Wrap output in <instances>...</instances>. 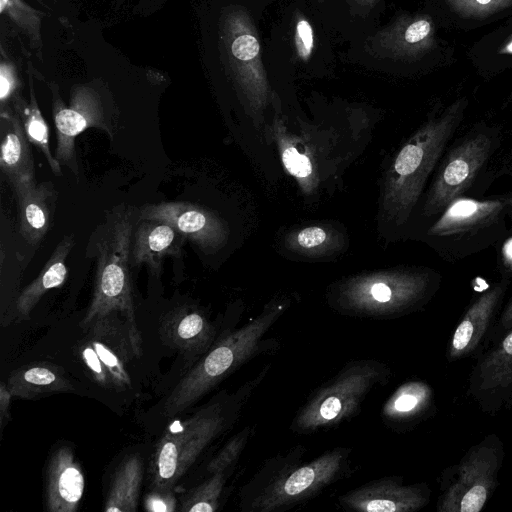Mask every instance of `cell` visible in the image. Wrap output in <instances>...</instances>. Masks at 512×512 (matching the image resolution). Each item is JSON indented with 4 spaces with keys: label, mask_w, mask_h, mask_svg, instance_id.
<instances>
[{
    "label": "cell",
    "mask_w": 512,
    "mask_h": 512,
    "mask_svg": "<svg viewBox=\"0 0 512 512\" xmlns=\"http://www.w3.org/2000/svg\"><path fill=\"white\" fill-rule=\"evenodd\" d=\"M81 356L96 382L104 386L109 384V382H112L101 359L99 358L91 343L83 346L81 350Z\"/></svg>",
    "instance_id": "e575fe53"
},
{
    "label": "cell",
    "mask_w": 512,
    "mask_h": 512,
    "mask_svg": "<svg viewBox=\"0 0 512 512\" xmlns=\"http://www.w3.org/2000/svg\"><path fill=\"white\" fill-rule=\"evenodd\" d=\"M101 359L112 383L118 388H124L131 384L130 376L118 354L105 341L94 339L90 342Z\"/></svg>",
    "instance_id": "1f68e13d"
},
{
    "label": "cell",
    "mask_w": 512,
    "mask_h": 512,
    "mask_svg": "<svg viewBox=\"0 0 512 512\" xmlns=\"http://www.w3.org/2000/svg\"><path fill=\"white\" fill-rule=\"evenodd\" d=\"M7 387L12 396L25 399L73 390L64 372L47 364L31 365L16 371L10 377Z\"/></svg>",
    "instance_id": "d4e9b609"
},
{
    "label": "cell",
    "mask_w": 512,
    "mask_h": 512,
    "mask_svg": "<svg viewBox=\"0 0 512 512\" xmlns=\"http://www.w3.org/2000/svg\"><path fill=\"white\" fill-rule=\"evenodd\" d=\"M290 304L288 298H274L246 324L219 337L167 397L165 415L186 410L248 361L275 350L278 342L265 336Z\"/></svg>",
    "instance_id": "5b68a950"
},
{
    "label": "cell",
    "mask_w": 512,
    "mask_h": 512,
    "mask_svg": "<svg viewBox=\"0 0 512 512\" xmlns=\"http://www.w3.org/2000/svg\"><path fill=\"white\" fill-rule=\"evenodd\" d=\"M95 241L97 266L93 297L81 322L83 328L121 313L128 322L133 352L141 353V336L136 324L129 271L133 221L129 211L118 210L99 227Z\"/></svg>",
    "instance_id": "52a82bcc"
},
{
    "label": "cell",
    "mask_w": 512,
    "mask_h": 512,
    "mask_svg": "<svg viewBox=\"0 0 512 512\" xmlns=\"http://www.w3.org/2000/svg\"><path fill=\"white\" fill-rule=\"evenodd\" d=\"M74 243L73 235L64 237L54 249L37 278L21 292L16 301V311L20 318L29 316L43 294L65 282L67 277L66 260Z\"/></svg>",
    "instance_id": "cb8c5ba5"
},
{
    "label": "cell",
    "mask_w": 512,
    "mask_h": 512,
    "mask_svg": "<svg viewBox=\"0 0 512 512\" xmlns=\"http://www.w3.org/2000/svg\"><path fill=\"white\" fill-rule=\"evenodd\" d=\"M13 190L18 202L19 231L29 244L35 245L50 228L57 192L49 182L21 185Z\"/></svg>",
    "instance_id": "7402d4cb"
},
{
    "label": "cell",
    "mask_w": 512,
    "mask_h": 512,
    "mask_svg": "<svg viewBox=\"0 0 512 512\" xmlns=\"http://www.w3.org/2000/svg\"><path fill=\"white\" fill-rule=\"evenodd\" d=\"M468 104L461 97L435 109L401 146L384 181L382 212L387 223L400 229L416 214L427 182L458 132Z\"/></svg>",
    "instance_id": "7a4b0ae2"
},
{
    "label": "cell",
    "mask_w": 512,
    "mask_h": 512,
    "mask_svg": "<svg viewBox=\"0 0 512 512\" xmlns=\"http://www.w3.org/2000/svg\"><path fill=\"white\" fill-rule=\"evenodd\" d=\"M11 392L8 389V387L5 385V383H1L0 385V424H1V432L3 431V428L6 424V422L9 420L10 413V400H11Z\"/></svg>",
    "instance_id": "ab89813d"
},
{
    "label": "cell",
    "mask_w": 512,
    "mask_h": 512,
    "mask_svg": "<svg viewBox=\"0 0 512 512\" xmlns=\"http://www.w3.org/2000/svg\"><path fill=\"white\" fill-rule=\"evenodd\" d=\"M274 124L277 126L276 123ZM274 128L284 168L297 180L304 193L311 194L317 187L318 178L310 157L298 150L295 141L289 135L283 133L282 127Z\"/></svg>",
    "instance_id": "4316f807"
},
{
    "label": "cell",
    "mask_w": 512,
    "mask_h": 512,
    "mask_svg": "<svg viewBox=\"0 0 512 512\" xmlns=\"http://www.w3.org/2000/svg\"><path fill=\"white\" fill-rule=\"evenodd\" d=\"M294 48L297 58L300 61H308L315 49V33L309 20L299 15L294 27Z\"/></svg>",
    "instance_id": "d6a6232c"
},
{
    "label": "cell",
    "mask_w": 512,
    "mask_h": 512,
    "mask_svg": "<svg viewBox=\"0 0 512 512\" xmlns=\"http://www.w3.org/2000/svg\"><path fill=\"white\" fill-rule=\"evenodd\" d=\"M436 411L435 392L423 380H409L399 385L386 399L381 420L389 429L401 433L415 428Z\"/></svg>",
    "instance_id": "e0dca14e"
},
{
    "label": "cell",
    "mask_w": 512,
    "mask_h": 512,
    "mask_svg": "<svg viewBox=\"0 0 512 512\" xmlns=\"http://www.w3.org/2000/svg\"><path fill=\"white\" fill-rule=\"evenodd\" d=\"M235 469L207 475L182 501L180 510L187 512H213L219 509L226 483Z\"/></svg>",
    "instance_id": "83f0119b"
},
{
    "label": "cell",
    "mask_w": 512,
    "mask_h": 512,
    "mask_svg": "<svg viewBox=\"0 0 512 512\" xmlns=\"http://www.w3.org/2000/svg\"><path fill=\"white\" fill-rule=\"evenodd\" d=\"M266 364L233 393L223 392L191 417L174 422L161 437L150 466L156 491H168L220 435L232 428L270 370Z\"/></svg>",
    "instance_id": "3957f363"
},
{
    "label": "cell",
    "mask_w": 512,
    "mask_h": 512,
    "mask_svg": "<svg viewBox=\"0 0 512 512\" xmlns=\"http://www.w3.org/2000/svg\"><path fill=\"white\" fill-rule=\"evenodd\" d=\"M505 134L501 125L482 120L453 138L423 196L419 215L424 224L454 198L476 196L495 180L493 172L504 149Z\"/></svg>",
    "instance_id": "8992f818"
},
{
    "label": "cell",
    "mask_w": 512,
    "mask_h": 512,
    "mask_svg": "<svg viewBox=\"0 0 512 512\" xmlns=\"http://www.w3.org/2000/svg\"><path fill=\"white\" fill-rule=\"evenodd\" d=\"M307 447L297 444L267 458L239 491L243 512H283L350 478L352 449L335 447L305 462Z\"/></svg>",
    "instance_id": "6da1fadb"
},
{
    "label": "cell",
    "mask_w": 512,
    "mask_h": 512,
    "mask_svg": "<svg viewBox=\"0 0 512 512\" xmlns=\"http://www.w3.org/2000/svg\"><path fill=\"white\" fill-rule=\"evenodd\" d=\"M46 502L50 512H74L84 491V476L72 450H56L47 466Z\"/></svg>",
    "instance_id": "ffe728a7"
},
{
    "label": "cell",
    "mask_w": 512,
    "mask_h": 512,
    "mask_svg": "<svg viewBox=\"0 0 512 512\" xmlns=\"http://www.w3.org/2000/svg\"><path fill=\"white\" fill-rule=\"evenodd\" d=\"M139 219L167 223L207 253L220 249L228 237L224 221L193 203L160 202L146 205L140 209Z\"/></svg>",
    "instance_id": "9a60e30c"
},
{
    "label": "cell",
    "mask_w": 512,
    "mask_h": 512,
    "mask_svg": "<svg viewBox=\"0 0 512 512\" xmlns=\"http://www.w3.org/2000/svg\"><path fill=\"white\" fill-rule=\"evenodd\" d=\"M0 167L12 188L35 183L34 161L19 116L2 113Z\"/></svg>",
    "instance_id": "603a6c76"
},
{
    "label": "cell",
    "mask_w": 512,
    "mask_h": 512,
    "mask_svg": "<svg viewBox=\"0 0 512 512\" xmlns=\"http://www.w3.org/2000/svg\"><path fill=\"white\" fill-rule=\"evenodd\" d=\"M53 119L56 128L57 144L55 158L61 166L68 167L76 176L79 173L75 140L90 127L111 133L97 97L88 90H78L73 94L71 105L65 107L55 101Z\"/></svg>",
    "instance_id": "2e32d148"
},
{
    "label": "cell",
    "mask_w": 512,
    "mask_h": 512,
    "mask_svg": "<svg viewBox=\"0 0 512 512\" xmlns=\"http://www.w3.org/2000/svg\"><path fill=\"white\" fill-rule=\"evenodd\" d=\"M505 448L496 433L472 445L462 458L442 470L438 512H480L499 485Z\"/></svg>",
    "instance_id": "30bf717a"
},
{
    "label": "cell",
    "mask_w": 512,
    "mask_h": 512,
    "mask_svg": "<svg viewBox=\"0 0 512 512\" xmlns=\"http://www.w3.org/2000/svg\"><path fill=\"white\" fill-rule=\"evenodd\" d=\"M512 328V293L500 312L489 345Z\"/></svg>",
    "instance_id": "8d00e7d4"
},
{
    "label": "cell",
    "mask_w": 512,
    "mask_h": 512,
    "mask_svg": "<svg viewBox=\"0 0 512 512\" xmlns=\"http://www.w3.org/2000/svg\"><path fill=\"white\" fill-rule=\"evenodd\" d=\"M442 275L429 267H405L356 275L327 293L340 315L392 320L422 310L441 287Z\"/></svg>",
    "instance_id": "277c9868"
},
{
    "label": "cell",
    "mask_w": 512,
    "mask_h": 512,
    "mask_svg": "<svg viewBox=\"0 0 512 512\" xmlns=\"http://www.w3.org/2000/svg\"><path fill=\"white\" fill-rule=\"evenodd\" d=\"M19 115L28 141L45 156L53 174L61 176V165L50 151L48 126L34 97L31 98L29 106L20 110Z\"/></svg>",
    "instance_id": "f1b7e54d"
},
{
    "label": "cell",
    "mask_w": 512,
    "mask_h": 512,
    "mask_svg": "<svg viewBox=\"0 0 512 512\" xmlns=\"http://www.w3.org/2000/svg\"><path fill=\"white\" fill-rule=\"evenodd\" d=\"M508 221L500 195H463L424 224L421 238L444 261L456 263L495 247L507 234Z\"/></svg>",
    "instance_id": "ba28073f"
},
{
    "label": "cell",
    "mask_w": 512,
    "mask_h": 512,
    "mask_svg": "<svg viewBox=\"0 0 512 512\" xmlns=\"http://www.w3.org/2000/svg\"><path fill=\"white\" fill-rule=\"evenodd\" d=\"M15 89V79L9 68L2 65L0 70V98L4 103Z\"/></svg>",
    "instance_id": "f35d334b"
},
{
    "label": "cell",
    "mask_w": 512,
    "mask_h": 512,
    "mask_svg": "<svg viewBox=\"0 0 512 512\" xmlns=\"http://www.w3.org/2000/svg\"><path fill=\"white\" fill-rule=\"evenodd\" d=\"M145 507L152 512H172L176 508V501L170 491H157L147 496Z\"/></svg>",
    "instance_id": "d590c367"
},
{
    "label": "cell",
    "mask_w": 512,
    "mask_h": 512,
    "mask_svg": "<svg viewBox=\"0 0 512 512\" xmlns=\"http://www.w3.org/2000/svg\"><path fill=\"white\" fill-rule=\"evenodd\" d=\"M226 43L237 83L254 111L264 108L269 85L261 59V47L249 16L232 11L225 24Z\"/></svg>",
    "instance_id": "7c38bea8"
},
{
    "label": "cell",
    "mask_w": 512,
    "mask_h": 512,
    "mask_svg": "<svg viewBox=\"0 0 512 512\" xmlns=\"http://www.w3.org/2000/svg\"><path fill=\"white\" fill-rule=\"evenodd\" d=\"M497 53L499 55H512V35L500 46Z\"/></svg>",
    "instance_id": "b9f144b4"
},
{
    "label": "cell",
    "mask_w": 512,
    "mask_h": 512,
    "mask_svg": "<svg viewBox=\"0 0 512 512\" xmlns=\"http://www.w3.org/2000/svg\"><path fill=\"white\" fill-rule=\"evenodd\" d=\"M185 239L167 223L141 219L132 237L130 264H146L158 273L165 257L181 254Z\"/></svg>",
    "instance_id": "44dd1931"
},
{
    "label": "cell",
    "mask_w": 512,
    "mask_h": 512,
    "mask_svg": "<svg viewBox=\"0 0 512 512\" xmlns=\"http://www.w3.org/2000/svg\"><path fill=\"white\" fill-rule=\"evenodd\" d=\"M375 44L388 56L418 58L435 45L434 22L424 14L402 16L376 36Z\"/></svg>",
    "instance_id": "d6986e66"
},
{
    "label": "cell",
    "mask_w": 512,
    "mask_h": 512,
    "mask_svg": "<svg viewBox=\"0 0 512 512\" xmlns=\"http://www.w3.org/2000/svg\"><path fill=\"white\" fill-rule=\"evenodd\" d=\"M143 477L139 456L126 458L116 471L104 510L106 512H133L136 510Z\"/></svg>",
    "instance_id": "484cf974"
},
{
    "label": "cell",
    "mask_w": 512,
    "mask_h": 512,
    "mask_svg": "<svg viewBox=\"0 0 512 512\" xmlns=\"http://www.w3.org/2000/svg\"><path fill=\"white\" fill-rule=\"evenodd\" d=\"M392 378L384 362L365 358L346 362L329 380L319 385L299 407L290 430L308 435L332 429L356 417L367 396Z\"/></svg>",
    "instance_id": "9c48e42d"
},
{
    "label": "cell",
    "mask_w": 512,
    "mask_h": 512,
    "mask_svg": "<svg viewBox=\"0 0 512 512\" xmlns=\"http://www.w3.org/2000/svg\"><path fill=\"white\" fill-rule=\"evenodd\" d=\"M510 285L500 279L469 304L447 343L448 362L476 359L489 345Z\"/></svg>",
    "instance_id": "4fadbf2b"
},
{
    "label": "cell",
    "mask_w": 512,
    "mask_h": 512,
    "mask_svg": "<svg viewBox=\"0 0 512 512\" xmlns=\"http://www.w3.org/2000/svg\"><path fill=\"white\" fill-rule=\"evenodd\" d=\"M289 249L306 256L316 257L339 247V235L320 226L305 227L288 236Z\"/></svg>",
    "instance_id": "f546056e"
},
{
    "label": "cell",
    "mask_w": 512,
    "mask_h": 512,
    "mask_svg": "<svg viewBox=\"0 0 512 512\" xmlns=\"http://www.w3.org/2000/svg\"><path fill=\"white\" fill-rule=\"evenodd\" d=\"M507 211L509 221L512 222V193L500 195Z\"/></svg>",
    "instance_id": "60d3db41"
},
{
    "label": "cell",
    "mask_w": 512,
    "mask_h": 512,
    "mask_svg": "<svg viewBox=\"0 0 512 512\" xmlns=\"http://www.w3.org/2000/svg\"><path fill=\"white\" fill-rule=\"evenodd\" d=\"M356 2L362 4V5H370L372 4L375 0H355Z\"/></svg>",
    "instance_id": "7bdbcfd3"
},
{
    "label": "cell",
    "mask_w": 512,
    "mask_h": 512,
    "mask_svg": "<svg viewBox=\"0 0 512 512\" xmlns=\"http://www.w3.org/2000/svg\"><path fill=\"white\" fill-rule=\"evenodd\" d=\"M463 18H483L512 6V0H445Z\"/></svg>",
    "instance_id": "4dcf8cb0"
},
{
    "label": "cell",
    "mask_w": 512,
    "mask_h": 512,
    "mask_svg": "<svg viewBox=\"0 0 512 512\" xmlns=\"http://www.w3.org/2000/svg\"><path fill=\"white\" fill-rule=\"evenodd\" d=\"M160 330L168 345L191 356H203L218 339L205 313L192 306L170 311Z\"/></svg>",
    "instance_id": "ac0fdd59"
},
{
    "label": "cell",
    "mask_w": 512,
    "mask_h": 512,
    "mask_svg": "<svg viewBox=\"0 0 512 512\" xmlns=\"http://www.w3.org/2000/svg\"><path fill=\"white\" fill-rule=\"evenodd\" d=\"M502 176L512 177V141L507 148L503 149L494 168L495 179Z\"/></svg>",
    "instance_id": "74e56055"
},
{
    "label": "cell",
    "mask_w": 512,
    "mask_h": 512,
    "mask_svg": "<svg viewBox=\"0 0 512 512\" xmlns=\"http://www.w3.org/2000/svg\"><path fill=\"white\" fill-rule=\"evenodd\" d=\"M467 395L490 416L512 409V328L475 359Z\"/></svg>",
    "instance_id": "8fae6325"
},
{
    "label": "cell",
    "mask_w": 512,
    "mask_h": 512,
    "mask_svg": "<svg viewBox=\"0 0 512 512\" xmlns=\"http://www.w3.org/2000/svg\"><path fill=\"white\" fill-rule=\"evenodd\" d=\"M430 497L425 482L405 484L400 476H386L345 492L338 504L356 512H415L427 506Z\"/></svg>",
    "instance_id": "5bb4252c"
},
{
    "label": "cell",
    "mask_w": 512,
    "mask_h": 512,
    "mask_svg": "<svg viewBox=\"0 0 512 512\" xmlns=\"http://www.w3.org/2000/svg\"><path fill=\"white\" fill-rule=\"evenodd\" d=\"M497 252V266L500 279L512 283V229L509 228L507 234L495 246Z\"/></svg>",
    "instance_id": "836d02e7"
}]
</instances>
